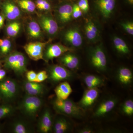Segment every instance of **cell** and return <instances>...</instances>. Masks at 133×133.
I'll list each match as a JSON object with an SVG mask.
<instances>
[{
	"mask_svg": "<svg viewBox=\"0 0 133 133\" xmlns=\"http://www.w3.org/2000/svg\"><path fill=\"white\" fill-rule=\"evenodd\" d=\"M52 105L56 111L76 119H81L84 117L85 112L79 106L77 103L67 98L62 100L56 98L52 102Z\"/></svg>",
	"mask_w": 133,
	"mask_h": 133,
	"instance_id": "obj_1",
	"label": "cell"
},
{
	"mask_svg": "<svg viewBox=\"0 0 133 133\" xmlns=\"http://www.w3.org/2000/svg\"><path fill=\"white\" fill-rule=\"evenodd\" d=\"M43 103L42 99L38 96L27 94L20 103L19 109L25 116L35 119L38 115Z\"/></svg>",
	"mask_w": 133,
	"mask_h": 133,
	"instance_id": "obj_2",
	"label": "cell"
},
{
	"mask_svg": "<svg viewBox=\"0 0 133 133\" xmlns=\"http://www.w3.org/2000/svg\"><path fill=\"white\" fill-rule=\"evenodd\" d=\"M27 65L26 56L18 51L10 53L5 59V67L13 71L18 76H22L27 71Z\"/></svg>",
	"mask_w": 133,
	"mask_h": 133,
	"instance_id": "obj_3",
	"label": "cell"
},
{
	"mask_svg": "<svg viewBox=\"0 0 133 133\" xmlns=\"http://www.w3.org/2000/svg\"><path fill=\"white\" fill-rule=\"evenodd\" d=\"M89 61L92 66L97 71L101 73L107 70V60L105 53L101 45L91 48L89 51Z\"/></svg>",
	"mask_w": 133,
	"mask_h": 133,
	"instance_id": "obj_4",
	"label": "cell"
},
{
	"mask_svg": "<svg viewBox=\"0 0 133 133\" xmlns=\"http://www.w3.org/2000/svg\"><path fill=\"white\" fill-rule=\"evenodd\" d=\"M19 91V84L15 79L5 78L0 81V98L5 103L15 99Z\"/></svg>",
	"mask_w": 133,
	"mask_h": 133,
	"instance_id": "obj_5",
	"label": "cell"
},
{
	"mask_svg": "<svg viewBox=\"0 0 133 133\" xmlns=\"http://www.w3.org/2000/svg\"><path fill=\"white\" fill-rule=\"evenodd\" d=\"M47 73L48 79L53 84L71 80L75 76L71 70L60 65H51L48 68Z\"/></svg>",
	"mask_w": 133,
	"mask_h": 133,
	"instance_id": "obj_6",
	"label": "cell"
},
{
	"mask_svg": "<svg viewBox=\"0 0 133 133\" xmlns=\"http://www.w3.org/2000/svg\"><path fill=\"white\" fill-rule=\"evenodd\" d=\"M118 102V98L114 96L104 98L95 107L93 113V117L100 118L108 115L114 109Z\"/></svg>",
	"mask_w": 133,
	"mask_h": 133,
	"instance_id": "obj_7",
	"label": "cell"
},
{
	"mask_svg": "<svg viewBox=\"0 0 133 133\" xmlns=\"http://www.w3.org/2000/svg\"><path fill=\"white\" fill-rule=\"evenodd\" d=\"M100 91L99 88H87L77 104L84 111L91 109L99 98Z\"/></svg>",
	"mask_w": 133,
	"mask_h": 133,
	"instance_id": "obj_8",
	"label": "cell"
},
{
	"mask_svg": "<svg viewBox=\"0 0 133 133\" xmlns=\"http://www.w3.org/2000/svg\"><path fill=\"white\" fill-rule=\"evenodd\" d=\"M50 41L46 42H35L27 44L24 47L26 53L30 58L34 61L43 59L44 51L45 45Z\"/></svg>",
	"mask_w": 133,
	"mask_h": 133,
	"instance_id": "obj_9",
	"label": "cell"
},
{
	"mask_svg": "<svg viewBox=\"0 0 133 133\" xmlns=\"http://www.w3.org/2000/svg\"><path fill=\"white\" fill-rule=\"evenodd\" d=\"M53 115L50 109L46 108L41 115L38 122V132L42 133H48L52 132L53 125Z\"/></svg>",
	"mask_w": 133,
	"mask_h": 133,
	"instance_id": "obj_10",
	"label": "cell"
},
{
	"mask_svg": "<svg viewBox=\"0 0 133 133\" xmlns=\"http://www.w3.org/2000/svg\"><path fill=\"white\" fill-rule=\"evenodd\" d=\"M72 50L71 48L61 44H51L48 46L44 52L43 59L44 58L45 61L52 60L56 58L59 57L66 52H71Z\"/></svg>",
	"mask_w": 133,
	"mask_h": 133,
	"instance_id": "obj_11",
	"label": "cell"
},
{
	"mask_svg": "<svg viewBox=\"0 0 133 133\" xmlns=\"http://www.w3.org/2000/svg\"><path fill=\"white\" fill-rule=\"evenodd\" d=\"M116 5L115 0H95L96 9L105 19L111 17Z\"/></svg>",
	"mask_w": 133,
	"mask_h": 133,
	"instance_id": "obj_12",
	"label": "cell"
},
{
	"mask_svg": "<svg viewBox=\"0 0 133 133\" xmlns=\"http://www.w3.org/2000/svg\"><path fill=\"white\" fill-rule=\"evenodd\" d=\"M39 25L47 34L54 36L58 30L57 22L53 18L48 15H43L39 19Z\"/></svg>",
	"mask_w": 133,
	"mask_h": 133,
	"instance_id": "obj_13",
	"label": "cell"
},
{
	"mask_svg": "<svg viewBox=\"0 0 133 133\" xmlns=\"http://www.w3.org/2000/svg\"><path fill=\"white\" fill-rule=\"evenodd\" d=\"M58 61L62 65L71 70H76L79 68V58L77 55L70 51L66 52L59 57Z\"/></svg>",
	"mask_w": 133,
	"mask_h": 133,
	"instance_id": "obj_14",
	"label": "cell"
},
{
	"mask_svg": "<svg viewBox=\"0 0 133 133\" xmlns=\"http://www.w3.org/2000/svg\"><path fill=\"white\" fill-rule=\"evenodd\" d=\"M65 41L74 48H79L82 45L83 37L79 30L74 28L68 30L64 35Z\"/></svg>",
	"mask_w": 133,
	"mask_h": 133,
	"instance_id": "obj_15",
	"label": "cell"
},
{
	"mask_svg": "<svg viewBox=\"0 0 133 133\" xmlns=\"http://www.w3.org/2000/svg\"><path fill=\"white\" fill-rule=\"evenodd\" d=\"M116 78L121 85L125 87L129 86L133 82L132 71L128 67L122 66L117 70Z\"/></svg>",
	"mask_w": 133,
	"mask_h": 133,
	"instance_id": "obj_16",
	"label": "cell"
},
{
	"mask_svg": "<svg viewBox=\"0 0 133 133\" xmlns=\"http://www.w3.org/2000/svg\"><path fill=\"white\" fill-rule=\"evenodd\" d=\"M57 12L59 21L63 24L67 23L72 17V5L69 3H63L59 6Z\"/></svg>",
	"mask_w": 133,
	"mask_h": 133,
	"instance_id": "obj_17",
	"label": "cell"
},
{
	"mask_svg": "<svg viewBox=\"0 0 133 133\" xmlns=\"http://www.w3.org/2000/svg\"><path fill=\"white\" fill-rule=\"evenodd\" d=\"M2 9L5 17L9 20H15L21 16L19 8L10 0H7L3 3Z\"/></svg>",
	"mask_w": 133,
	"mask_h": 133,
	"instance_id": "obj_18",
	"label": "cell"
},
{
	"mask_svg": "<svg viewBox=\"0 0 133 133\" xmlns=\"http://www.w3.org/2000/svg\"><path fill=\"white\" fill-rule=\"evenodd\" d=\"M72 125L63 116H57L53 121L52 131L55 133H65L69 132Z\"/></svg>",
	"mask_w": 133,
	"mask_h": 133,
	"instance_id": "obj_19",
	"label": "cell"
},
{
	"mask_svg": "<svg viewBox=\"0 0 133 133\" xmlns=\"http://www.w3.org/2000/svg\"><path fill=\"white\" fill-rule=\"evenodd\" d=\"M23 85L25 91L28 95L39 96L45 93V86L41 83L28 81L24 82Z\"/></svg>",
	"mask_w": 133,
	"mask_h": 133,
	"instance_id": "obj_20",
	"label": "cell"
},
{
	"mask_svg": "<svg viewBox=\"0 0 133 133\" xmlns=\"http://www.w3.org/2000/svg\"><path fill=\"white\" fill-rule=\"evenodd\" d=\"M84 84L87 88H99L104 86L105 85L104 79L94 74H87L83 78Z\"/></svg>",
	"mask_w": 133,
	"mask_h": 133,
	"instance_id": "obj_21",
	"label": "cell"
},
{
	"mask_svg": "<svg viewBox=\"0 0 133 133\" xmlns=\"http://www.w3.org/2000/svg\"><path fill=\"white\" fill-rule=\"evenodd\" d=\"M57 98L64 100L68 98L72 92L71 86L67 81H63L59 83L55 89Z\"/></svg>",
	"mask_w": 133,
	"mask_h": 133,
	"instance_id": "obj_22",
	"label": "cell"
},
{
	"mask_svg": "<svg viewBox=\"0 0 133 133\" xmlns=\"http://www.w3.org/2000/svg\"><path fill=\"white\" fill-rule=\"evenodd\" d=\"M11 131L14 133H30L33 130L30 125L24 120H16L11 126Z\"/></svg>",
	"mask_w": 133,
	"mask_h": 133,
	"instance_id": "obj_23",
	"label": "cell"
},
{
	"mask_svg": "<svg viewBox=\"0 0 133 133\" xmlns=\"http://www.w3.org/2000/svg\"><path fill=\"white\" fill-rule=\"evenodd\" d=\"M112 42L115 49L119 55L126 56L130 54L129 47L122 38L117 36H114L113 37Z\"/></svg>",
	"mask_w": 133,
	"mask_h": 133,
	"instance_id": "obj_24",
	"label": "cell"
},
{
	"mask_svg": "<svg viewBox=\"0 0 133 133\" xmlns=\"http://www.w3.org/2000/svg\"><path fill=\"white\" fill-rule=\"evenodd\" d=\"M97 27L92 20L87 22L85 26V32L87 38L89 41L94 42L97 40L99 36Z\"/></svg>",
	"mask_w": 133,
	"mask_h": 133,
	"instance_id": "obj_25",
	"label": "cell"
},
{
	"mask_svg": "<svg viewBox=\"0 0 133 133\" xmlns=\"http://www.w3.org/2000/svg\"><path fill=\"white\" fill-rule=\"evenodd\" d=\"M29 35L31 38H40L42 35L41 26L35 21H31L29 23L28 27Z\"/></svg>",
	"mask_w": 133,
	"mask_h": 133,
	"instance_id": "obj_26",
	"label": "cell"
},
{
	"mask_svg": "<svg viewBox=\"0 0 133 133\" xmlns=\"http://www.w3.org/2000/svg\"><path fill=\"white\" fill-rule=\"evenodd\" d=\"M120 111L122 114L128 117L133 115V101L131 99L126 100L121 105Z\"/></svg>",
	"mask_w": 133,
	"mask_h": 133,
	"instance_id": "obj_27",
	"label": "cell"
},
{
	"mask_svg": "<svg viewBox=\"0 0 133 133\" xmlns=\"http://www.w3.org/2000/svg\"><path fill=\"white\" fill-rule=\"evenodd\" d=\"M15 107L9 103H5L0 105V119L5 118L14 114Z\"/></svg>",
	"mask_w": 133,
	"mask_h": 133,
	"instance_id": "obj_28",
	"label": "cell"
},
{
	"mask_svg": "<svg viewBox=\"0 0 133 133\" xmlns=\"http://www.w3.org/2000/svg\"><path fill=\"white\" fill-rule=\"evenodd\" d=\"M17 3L21 8L26 12H33L35 10V3L31 0H17Z\"/></svg>",
	"mask_w": 133,
	"mask_h": 133,
	"instance_id": "obj_29",
	"label": "cell"
},
{
	"mask_svg": "<svg viewBox=\"0 0 133 133\" xmlns=\"http://www.w3.org/2000/svg\"><path fill=\"white\" fill-rule=\"evenodd\" d=\"M21 29V23L18 22H14L8 25L6 28L8 35L10 37H14L17 35Z\"/></svg>",
	"mask_w": 133,
	"mask_h": 133,
	"instance_id": "obj_30",
	"label": "cell"
},
{
	"mask_svg": "<svg viewBox=\"0 0 133 133\" xmlns=\"http://www.w3.org/2000/svg\"><path fill=\"white\" fill-rule=\"evenodd\" d=\"M11 43L8 39L3 40L2 45L0 47V52L2 55H6L10 51L11 48Z\"/></svg>",
	"mask_w": 133,
	"mask_h": 133,
	"instance_id": "obj_31",
	"label": "cell"
},
{
	"mask_svg": "<svg viewBox=\"0 0 133 133\" xmlns=\"http://www.w3.org/2000/svg\"><path fill=\"white\" fill-rule=\"evenodd\" d=\"M121 25L124 30L131 35H133V22L132 21H126L121 23Z\"/></svg>",
	"mask_w": 133,
	"mask_h": 133,
	"instance_id": "obj_32",
	"label": "cell"
},
{
	"mask_svg": "<svg viewBox=\"0 0 133 133\" xmlns=\"http://www.w3.org/2000/svg\"><path fill=\"white\" fill-rule=\"evenodd\" d=\"M83 13H87L89 10L88 0H79L77 3Z\"/></svg>",
	"mask_w": 133,
	"mask_h": 133,
	"instance_id": "obj_33",
	"label": "cell"
},
{
	"mask_svg": "<svg viewBox=\"0 0 133 133\" xmlns=\"http://www.w3.org/2000/svg\"><path fill=\"white\" fill-rule=\"evenodd\" d=\"M83 12L79 7L77 3L72 5V17L74 19H78L83 15Z\"/></svg>",
	"mask_w": 133,
	"mask_h": 133,
	"instance_id": "obj_34",
	"label": "cell"
},
{
	"mask_svg": "<svg viewBox=\"0 0 133 133\" xmlns=\"http://www.w3.org/2000/svg\"><path fill=\"white\" fill-rule=\"evenodd\" d=\"M48 76L47 72L45 71H42L37 74L35 82L41 83L48 79Z\"/></svg>",
	"mask_w": 133,
	"mask_h": 133,
	"instance_id": "obj_35",
	"label": "cell"
},
{
	"mask_svg": "<svg viewBox=\"0 0 133 133\" xmlns=\"http://www.w3.org/2000/svg\"><path fill=\"white\" fill-rule=\"evenodd\" d=\"M26 77L28 81L35 82L36 78L37 73L33 71L26 72Z\"/></svg>",
	"mask_w": 133,
	"mask_h": 133,
	"instance_id": "obj_36",
	"label": "cell"
},
{
	"mask_svg": "<svg viewBox=\"0 0 133 133\" xmlns=\"http://www.w3.org/2000/svg\"><path fill=\"white\" fill-rule=\"evenodd\" d=\"M79 133H93V129L90 127H86L79 129L78 131Z\"/></svg>",
	"mask_w": 133,
	"mask_h": 133,
	"instance_id": "obj_37",
	"label": "cell"
},
{
	"mask_svg": "<svg viewBox=\"0 0 133 133\" xmlns=\"http://www.w3.org/2000/svg\"><path fill=\"white\" fill-rule=\"evenodd\" d=\"M51 6L49 3L47 1L44 4L38 8V9L40 10L49 11L51 9Z\"/></svg>",
	"mask_w": 133,
	"mask_h": 133,
	"instance_id": "obj_38",
	"label": "cell"
},
{
	"mask_svg": "<svg viewBox=\"0 0 133 133\" xmlns=\"http://www.w3.org/2000/svg\"><path fill=\"white\" fill-rule=\"evenodd\" d=\"M6 75V72L3 69H0V81L5 78Z\"/></svg>",
	"mask_w": 133,
	"mask_h": 133,
	"instance_id": "obj_39",
	"label": "cell"
},
{
	"mask_svg": "<svg viewBox=\"0 0 133 133\" xmlns=\"http://www.w3.org/2000/svg\"><path fill=\"white\" fill-rule=\"evenodd\" d=\"M4 17L2 15H0V29L2 28L3 26L4 23Z\"/></svg>",
	"mask_w": 133,
	"mask_h": 133,
	"instance_id": "obj_40",
	"label": "cell"
},
{
	"mask_svg": "<svg viewBox=\"0 0 133 133\" xmlns=\"http://www.w3.org/2000/svg\"><path fill=\"white\" fill-rule=\"evenodd\" d=\"M127 2L131 5H133V0H127Z\"/></svg>",
	"mask_w": 133,
	"mask_h": 133,
	"instance_id": "obj_41",
	"label": "cell"
},
{
	"mask_svg": "<svg viewBox=\"0 0 133 133\" xmlns=\"http://www.w3.org/2000/svg\"><path fill=\"white\" fill-rule=\"evenodd\" d=\"M3 42V40H2V39H0V47L2 44Z\"/></svg>",
	"mask_w": 133,
	"mask_h": 133,
	"instance_id": "obj_42",
	"label": "cell"
},
{
	"mask_svg": "<svg viewBox=\"0 0 133 133\" xmlns=\"http://www.w3.org/2000/svg\"><path fill=\"white\" fill-rule=\"evenodd\" d=\"M2 131V129L1 128V127H0V133Z\"/></svg>",
	"mask_w": 133,
	"mask_h": 133,
	"instance_id": "obj_43",
	"label": "cell"
},
{
	"mask_svg": "<svg viewBox=\"0 0 133 133\" xmlns=\"http://www.w3.org/2000/svg\"><path fill=\"white\" fill-rule=\"evenodd\" d=\"M0 69H1V62H0Z\"/></svg>",
	"mask_w": 133,
	"mask_h": 133,
	"instance_id": "obj_44",
	"label": "cell"
},
{
	"mask_svg": "<svg viewBox=\"0 0 133 133\" xmlns=\"http://www.w3.org/2000/svg\"><path fill=\"white\" fill-rule=\"evenodd\" d=\"M0 1H1V0H0Z\"/></svg>",
	"mask_w": 133,
	"mask_h": 133,
	"instance_id": "obj_45",
	"label": "cell"
}]
</instances>
